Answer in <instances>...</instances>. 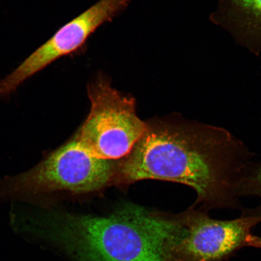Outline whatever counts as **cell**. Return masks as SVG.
Listing matches in <instances>:
<instances>
[{"label":"cell","mask_w":261,"mask_h":261,"mask_svg":"<svg viewBox=\"0 0 261 261\" xmlns=\"http://www.w3.org/2000/svg\"><path fill=\"white\" fill-rule=\"evenodd\" d=\"M253 154L228 129L197 122L147 124L116 177L178 182L194 189L193 206L208 212L241 208L238 189Z\"/></svg>","instance_id":"6da1fadb"},{"label":"cell","mask_w":261,"mask_h":261,"mask_svg":"<svg viewBox=\"0 0 261 261\" xmlns=\"http://www.w3.org/2000/svg\"><path fill=\"white\" fill-rule=\"evenodd\" d=\"M182 223L181 214L168 217L126 204L106 217L41 212L32 231L78 261H172L169 246Z\"/></svg>","instance_id":"7a4b0ae2"},{"label":"cell","mask_w":261,"mask_h":261,"mask_svg":"<svg viewBox=\"0 0 261 261\" xmlns=\"http://www.w3.org/2000/svg\"><path fill=\"white\" fill-rule=\"evenodd\" d=\"M118 166L115 161L91 155L74 138L29 171L0 179V202L99 191L115 179Z\"/></svg>","instance_id":"3957f363"},{"label":"cell","mask_w":261,"mask_h":261,"mask_svg":"<svg viewBox=\"0 0 261 261\" xmlns=\"http://www.w3.org/2000/svg\"><path fill=\"white\" fill-rule=\"evenodd\" d=\"M90 111L74 138L97 158L115 161L128 156L147 129L133 97L114 89L100 74L88 85Z\"/></svg>","instance_id":"277c9868"},{"label":"cell","mask_w":261,"mask_h":261,"mask_svg":"<svg viewBox=\"0 0 261 261\" xmlns=\"http://www.w3.org/2000/svg\"><path fill=\"white\" fill-rule=\"evenodd\" d=\"M182 216L184 226L169 248L172 261H227L247 247L251 229L260 223L243 212L236 219H214L193 206Z\"/></svg>","instance_id":"5b68a950"},{"label":"cell","mask_w":261,"mask_h":261,"mask_svg":"<svg viewBox=\"0 0 261 261\" xmlns=\"http://www.w3.org/2000/svg\"><path fill=\"white\" fill-rule=\"evenodd\" d=\"M130 2V0H99L64 25L14 71L0 80V99L11 95L29 78L58 59L76 53L100 26L120 14Z\"/></svg>","instance_id":"8992f818"},{"label":"cell","mask_w":261,"mask_h":261,"mask_svg":"<svg viewBox=\"0 0 261 261\" xmlns=\"http://www.w3.org/2000/svg\"><path fill=\"white\" fill-rule=\"evenodd\" d=\"M208 19L237 44L256 56L261 53V0H218Z\"/></svg>","instance_id":"52a82bcc"},{"label":"cell","mask_w":261,"mask_h":261,"mask_svg":"<svg viewBox=\"0 0 261 261\" xmlns=\"http://www.w3.org/2000/svg\"><path fill=\"white\" fill-rule=\"evenodd\" d=\"M238 195L242 197H256L260 199L255 208H243L242 212L257 218L261 223V163L252 162L245 172L240 182Z\"/></svg>","instance_id":"ba28073f"},{"label":"cell","mask_w":261,"mask_h":261,"mask_svg":"<svg viewBox=\"0 0 261 261\" xmlns=\"http://www.w3.org/2000/svg\"><path fill=\"white\" fill-rule=\"evenodd\" d=\"M247 247L257 248L261 249V237L250 234L247 238Z\"/></svg>","instance_id":"9c48e42d"}]
</instances>
